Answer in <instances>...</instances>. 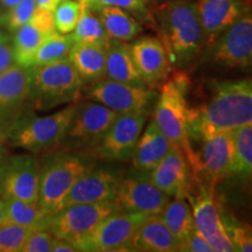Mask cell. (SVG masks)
I'll return each mask as SVG.
<instances>
[{
	"instance_id": "obj_33",
	"label": "cell",
	"mask_w": 252,
	"mask_h": 252,
	"mask_svg": "<svg viewBox=\"0 0 252 252\" xmlns=\"http://www.w3.org/2000/svg\"><path fill=\"white\" fill-rule=\"evenodd\" d=\"M220 215L224 225L228 237L234 244L236 251L251 252L252 251V235L250 225L242 223L235 216L220 207Z\"/></svg>"
},
{
	"instance_id": "obj_40",
	"label": "cell",
	"mask_w": 252,
	"mask_h": 252,
	"mask_svg": "<svg viewBox=\"0 0 252 252\" xmlns=\"http://www.w3.org/2000/svg\"><path fill=\"white\" fill-rule=\"evenodd\" d=\"M13 48L8 42L0 43V74L14 64Z\"/></svg>"
},
{
	"instance_id": "obj_16",
	"label": "cell",
	"mask_w": 252,
	"mask_h": 252,
	"mask_svg": "<svg viewBox=\"0 0 252 252\" xmlns=\"http://www.w3.org/2000/svg\"><path fill=\"white\" fill-rule=\"evenodd\" d=\"M39 159L34 154L8 157L2 198L14 197L31 204L39 198Z\"/></svg>"
},
{
	"instance_id": "obj_31",
	"label": "cell",
	"mask_w": 252,
	"mask_h": 252,
	"mask_svg": "<svg viewBox=\"0 0 252 252\" xmlns=\"http://www.w3.org/2000/svg\"><path fill=\"white\" fill-rule=\"evenodd\" d=\"M6 202L5 222L27 226L30 229L41 228L46 215L40 209L39 204H31L14 197L4 198Z\"/></svg>"
},
{
	"instance_id": "obj_36",
	"label": "cell",
	"mask_w": 252,
	"mask_h": 252,
	"mask_svg": "<svg viewBox=\"0 0 252 252\" xmlns=\"http://www.w3.org/2000/svg\"><path fill=\"white\" fill-rule=\"evenodd\" d=\"M35 9L36 4L34 0H21L8 9L7 13L1 18V23L8 31L15 32L31 20Z\"/></svg>"
},
{
	"instance_id": "obj_12",
	"label": "cell",
	"mask_w": 252,
	"mask_h": 252,
	"mask_svg": "<svg viewBox=\"0 0 252 252\" xmlns=\"http://www.w3.org/2000/svg\"><path fill=\"white\" fill-rule=\"evenodd\" d=\"M171 198L151 182L149 174L138 172L119 180L113 203L118 212L152 215L161 213Z\"/></svg>"
},
{
	"instance_id": "obj_14",
	"label": "cell",
	"mask_w": 252,
	"mask_h": 252,
	"mask_svg": "<svg viewBox=\"0 0 252 252\" xmlns=\"http://www.w3.org/2000/svg\"><path fill=\"white\" fill-rule=\"evenodd\" d=\"M213 61L226 68H248L252 63V17L244 14L220 34L212 47Z\"/></svg>"
},
{
	"instance_id": "obj_23",
	"label": "cell",
	"mask_w": 252,
	"mask_h": 252,
	"mask_svg": "<svg viewBox=\"0 0 252 252\" xmlns=\"http://www.w3.org/2000/svg\"><path fill=\"white\" fill-rule=\"evenodd\" d=\"M172 147L173 145L162 134L154 119H152L145 131L141 132L132 153L131 159L134 169L144 174H150Z\"/></svg>"
},
{
	"instance_id": "obj_8",
	"label": "cell",
	"mask_w": 252,
	"mask_h": 252,
	"mask_svg": "<svg viewBox=\"0 0 252 252\" xmlns=\"http://www.w3.org/2000/svg\"><path fill=\"white\" fill-rule=\"evenodd\" d=\"M116 212L118 210L113 201L70 204L46 216L41 228L46 229L56 238L74 244Z\"/></svg>"
},
{
	"instance_id": "obj_27",
	"label": "cell",
	"mask_w": 252,
	"mask_h": 252,
	"mask_svg": "<svg viewBox=\"0 0 252 252\" xmlns=\"http://www.w3.org/2000/svg\"><path fill=\"white\" fill-rule=\"evenodd\" d=\"M94 12L98 15L109 39L128 42L139 35L143 30L141 25L123 8L103 6Z\"/></svg>"
},
{
	"instance_id": "obj_18",
	"label": "cell",
	"mask_w": 252,
	"mask_h": 252,
	"mask_svg": "<svg viewBox=\"0 0 252 252\" xmlns=\"http://www.w3.org/2000/svg\"><path fill=\"white\" fill-rule=\"evenodd\" d=\"M149 179L158 189L171 197L189 200L194 193L195 182L187 160L174 146L150 173Z\"/></svg>"
},
{
	"instance_id": "obj_43",
	"label": "cell",
	"mask_w": 252,
	"mask_h": 252,
	"mask_svg": "<svg viewBox=\"0 0 252 252\" xmlns=\"http://www.w3.org/2000/svg\"><path fill=\"white\" fill-rule=\"evenodd\" d=\"M34 1H35L36 7L54 12V9L58 7V5L63 0H34Z\"/></svg>"
},
{
	"instance_id": "obj_15",
	"label": "cell",
	"mask_w": 252,
	"mask_h": 252,
	"mask_svg": "<svg viewBox=\"0 0 252 252\" xmlns=\"http://www.w3.org/2000/svg\"><path fill=\"white\" fill-rule=\"evenodd\" d=\"M204 35V45L212 48L220 34L235 21L251 12V0H195Z\"/></svg>"
},
{
	"instance_id": "obj_41",
	"label": "cell",
	"mask_w": 252,
	"mask_h": 252,
	"mask_svg": "<svg viewBox=\"0 0 252 252\" xmlns=\"http://www.w3.org/2000/svg\"><path fill=\"white\" fill-rule=\"evenodd\" d=\"M8 157L4 153V151H0V197H2V190H4V180L7 168Z\"/></svg>"
},
{
	"instance_id": "obj_25",
	"label": "cell",
	"mask_w": 252,
	"mask_h": 252,
	"mask_svg": "<svg viewBox=\"0 0 252 252\" xmlns=\"http://www.w3.org/2000/svg\"><path fill=\"white\" fill-rule=\"evenodd\" d=\"M68 59L77 71L84 86L100 81L105 75L106 45L75 42Z\"/></svg>"
},
{
	"instance_id": "obj_13",
	"label": "cell",
	"mask_w": 252,
	"mask_h": 252,
	"mask_svg": "<svg viewBox=\"0 0 252 252\" xmlns=\"http://www.w3.org/2000/svg\"><path fill=\"white\" fill-rule=\"evenodd\" d=\"M147 116L149 113L144 112L118 113L102 143L93 154L105 161L130 160L144 130Z\"/></svg>"
},
{
	"instance_id": "obj_1",
	"label": "cell",
	"mask_w": 252,
	"mask_h": 252,
	"mask_svg": "<svg viewBox=\"0 0 252 252\" xmlns=\"http://www.w3.org/2000/svg\"><path fill=\"white\" fill-rule=\"evenodd\" d=\"M152 25L173 68H184L201 54L204 35L194 0H166L149 6Z\"/></svg>"
},
{
	"instance_id": "obj_5",
	"label": "cell",
	"mask_w": 252,
	"mask_h": 252,
	"mask_svg": "<svg viewBox=\"0 0 252 252\" xmlns=\"http://www.w3.org/2000/svg\"><path fill=\"white\" fill-rule=\"evenodd\" d=\"M39 166L37 204L46 216L58 212L72 185L94 167L78 153L64 149L46 151Z\"/></svg>"
},
{
	"instance_id": "obj_22",
	"label": "cell",
	"mask_w": 252,
	"mask_h": 252,
	"mask_svg": "<svg viewBox=\"0 0 252 252\" xmlns=\"http://www.w3.org/2000/svg\"><path fill=\"white\" fill-rule=\"evenodd\" d=\"M119 179L108 169L91 168L72 185L63 198L61 208L76 203H96L113 201ZM59 209V210H60Z\"/></svg>"
},
{
	"instance_id": "obj_6",
	"label": "cell",
	"mask_w": 252,
	"mask_h": 252,
	"mask_svg": "<svg viewBox=\"0 0 252 252\" xmlns=\"http://www.w3.org/2000/svg\"><path fill=\"white\" fill-rule=\"evenodd\" d=\"M118 113L102 104L86 100L77 103L58 149L76 153H94Z\"/></svg>"
},
{
	"instance_id": "obj_35",
	"label": "cell",
	"mask_w": 252,
	"mask_h": 252,
	"mask_svg": "<svg viewBox=\"0 0 252 252\" xmlns=\"http://www.w3.org/2000/svg\"><path fill=\"white\" fill-rule=\"evenodd\" d=\"M33 229L5 222L0 226V252H21Z\"/></svg>"
},
{
	"instance_id": "obj_20",
	"label": "cell",
	"mask_w": 252,
	"mask_h": 252,
	"mask_svg": "<svg viewBox=\"0 0 252 252\" xmlns=\"http://www.w3.org/2000/svg\"><path fill=\"white\" fill-rule=\"evenodd\" d=\"M55 31L53 12L36 7L31 20L14 32L12 43L14 62L25 68L33 65L34 55L39 46Z\"/></svg>"
},
{
	"instance_id": "obj_2",
	"label": "cell",
	"mask_w": 252,
	"mask_h": 252,
	"mask_svg": "<svg viewBox=\"0 0 252 252\" xmlns=\"http://www.w3.org/2000/svg\"><path fill=\"white\" fill-rule=\"evenodd\" d=\"M252 124V82L250 78L216 82L212 98L188 109L189 138L202 140L217 133L232 132Z\"/></svg>"
},
{
	"instance_id": "obj_30",
	"label": "cell",
	"mask_w": 252,
	"mask_h": 252,
	"mask_svg": "<svg viewBox=\"0 0 252 252\" xmlns=\"http://www.w3.org/2000/svg\"><path fill=\"white\" fill-rule=\"evenodd\" d=\"M74 43L70 33L61 34L56 31L53 32L37 48L34 55L33 65L48 64V63L58 62L60 60L68 59Z\"/></svg>"
},
{
	"instance_id": "obj_32",
	"label": "cell",
	"mask_w": 252,
	"mask_h": 252,
	"mask_svg": "<svg viewBox=\"0 0 252 252\" xmlns=\"http://www.w3.org/2000/svg\"><path fill=\"white\" fill-rule=\"evenodd\" d=\"M83 5V4H82ZM70 35L74 42H93L106 45L109 36L100 23L98 15L94 11L83 5L80 20L76 27L71 32Z\"/></svg>"
},
{
	"instance_id": "obj_46",
	"label": "cell",
	"mask_w": 252,
	"mask_h": 252,
	"mask_svg": "<svg viewBox=\"0 0 252 252\" xmlns=\"http://www.w3.org/2000/svg\"><path fill=\"white\" fill-rule=\"evenodd\" d=\"M8 41H9V36L7 35V34H5L1 30H0V43L8 42Z\"/></svg>"
},
{
	"instance_id": "obj_45",
	"label": "cell",
	"mask_w": 252,
	"mask_h": 252,
	"mask_svg": "<svg viewBox=\"0 0 252 252\" xmlns=\"http://www.w3.org/2000/svg\"><path fill=\"white\" fill-rule=\"evenodd\" d=\"M21 0H0V4H1L4 7L6 8H12L13 6H15L18 2H20Z\"/></svg>"
},
{
	"instance_id": "obj_3",
	"label": "cell",
	"mask_w": 252,
	"mask_h": 252,
	"mask_svg": "<svg viewBox=\"0 0 252 252\" xmlns=\"http://www.w3.org/2000/svg\"><path fill=\"white\" fill-rule=\"evenodd\" d=\"M188 77L182 71L175 74L171 80H167L158 94L153 119L169 143L184 154L195 185H197L200 161L197 153L191 147V140L188 133L189 106L186 99Z\"/></svg>"
},
{
	"instance_id": "obj_9",
	"label": "cell",
	"mask_w": 252,
	"mask_h": 252,
	"mask_svg": "<svg viewBox=\"0 0 252 252\" xmlns=\"http://www.w3.org/2000/svg\"><path fill=\"white\" fill-rule=\"evenodd\" d=\"M146 216L144 214L116 212L72 245L77 251H133L134 236Z\"/></svg>"
},
{
	"instance_id": "obj_34",
	"label": "cell",
	"mask_w": 252,
	"mask_h": 252,
	"mask_svg": "<svg viewBox=\"0 0 252 252\" xmlns=\"http://www.w3.org/2000/svg\"><path fill=\"white\" fill-rule=\"evenodd\" d=\"M83 5L80 0H63L54 9V25L56 32L69 34L76 27L80 20Z\"/></svg>"
},
{
	"instance_id": "obj_4",
	"label": "cell",
	"mask_w": 252,
	"mask_h": 252,
	"mask_svg": "<svg viewBox=\"0 0 252 252\" xmlns=\"http://www.w3.org/2000/svg\"><path fill=\"white\" fill-rule=\"evenodd\" d=\"M28 100L37 110L76 103L84 88L69 59L48 64L31 65L28 68Z\"/></svg>"
},
{
	"instance_id": "obj_37",
	"label": "cell",
	"mask_w": 252,
	"mask_h": 252,
	"mask_svg": "<svg viewBox=\"0 0 252 252\" xmlns=\"http://www.w3.org/2000/svg\"><path fill=\"white\" fill-rule=\"evenodd\" d=\"M86 7L91 11H96L103 6H116V7L125 9L126 12L137 14L138 17L147 20L149 15V6L146 0H80Z\"/></svg>"
},
{
	"instance_id": "obj_24",
	"label": "cell",
	"mask_w": 252,
	"mask_h": 252,
	"mask_svg": "<svg viewBox=\"0 0 252 252\" xmlns=\"http://www.w3.org/2000/svg\"><path fill=\"white\" fill-rule=\"evenodd\" d=\"M104 78L122 83L146 86L138 71L130 45L124 41L109 39L106 43L105 75ZM149 87V86H147Z\"/></svg>"
},
{
	"instance_id": "obj_39",
	"label": "cell",
	"mask_w": 252,
	"mask_h": 252,
	"mask_svg": "<svg viewBox=\"0 0 252 252\" xmlns=\"http://www.w3.org/2000/svg\"><path fill=\"white\" fill-rule=\"evenodd\" d=\"M181 251L184 252H213L210 249L209 244L207 243L206 239L203 238V236L197 231L196 229H194L190 234L188 235V237L186 238L184 245H182Z\"/></svg>"
},
{
	"instance_id": "obj_47",
	"label": "cell",
	"mask_w": 252,
	"mask_h": 252,
	"mask_svg": "<svg viewBox=\"0 0 252 252\" xmlns=\"http://www.w3.org/2000/svg\"><path fill=\"white\" fill-rule=\"evenodd\" d=\"M154 1H166V0H154Z\"/></svg>"
},
{
	"instance_id": "obj_19",
	"label": "cell",
	"mask_w": 252,
	"mask_h": 252,
	"mask_svg": "<svg viewBox=\"0 0 252 252\" xmlns=\"http://www.w3.org/2000/svg\"><path fill=\"white\" fill-rule=\"evenodd\" d=\"M28 68L14 63L0 74V132L7 134L28 100Z\"/></svg>"
},
{
	"instance_id": "obj_44",
	"label": "cell",
	"mask_w": 252,
	"mask_h": 252,
	"mask_svg": "<svg viewBox=\"0 0 252 252\" xmlns=\"http://www.w3.org/2000/svg\"><path fill=\"white\" fill-rule=\"evenodd\" d=\"M6 220V202L2 197H0V226L5 223Z\"/></svg>"
},
{
	"instance_id": "obj_7",
	"label": "cell",
	"mask_w": 252,
	"mask_h": 252,
	"mask_svg": "<svg viewBox=\"0 0 252 252\" xmlns=\"http://www.w3.org/2000/svg\"><path fill=\"white\" fill-rule=\"evenodd\" d=\"M76 103L45 117L20 116L6 134L11 144L32 154L43 153L59 146L67 130Z\"/></svg>"
},
{
	"instance_id": "obj_29",
	"label": "cell",
	"mask_w": 252,
	"mask_h": 252,
	"mask_svg": "<svg viewBox=\"0 0 252 252\" xmlns=\"http://www.w3.org/2000/svg\"><path fill=\"white\" fill-rule=\"evenodd\" d=\"M232 160L230 175L250 180L252 174V124L232 131Z\"/></svg>"
},
{
	"instance_id": "obj_42",
	"label": "cell",
	"mask_w": 252,
	"mask_h": 252,
	"mask_svg": "<svg viewBox=\"0 0 252 252\" xmlns=\"http://www.w3.org/2000/svg\"><path fill=\"white\" fill-rule=\"evenodd\" d=\"M76 252L77 249L72 245L70 242L68 241H64V239H60L58 238L56 239L55 244H54V248H53V251L52 252Z\"/></svg>"
},
{
	"instance_id": "obj_26",
	"label": "cell",
	"mask_w": 252,
	"mask_h": 252,
	"mask_svg": "<svg viewBox=\"0 0 252 252\" xmlns=\"http://www.w3.org/2000/svg\"><path fill=\"white\" fill-rule=\"evenodd\" d=\"M133 251L176 252L179 243L171 234L160 214L147 215L133 239Z\"/></svg>"
},
{
	"instance_id": "obj_21",
	"label": "cell",
	"mask_w": 252,
	"mask_h": 252,
	"mask_svg": "<svg viewBox=\"0 0 252 252\" xmlns=\"http://www.w3.org/2000/svg\"><path fill=\"white\" fill-rule=\"evenodd\" d=\"M130 48L135 67L146 86L153 88L171 75L173 67L158 37L141 36L130 45Z\"/></svg>"
},
{
	"instance_id": "obj_11",
	"label": "cell",
	"mask_w": 252,
	"mask_h": 252,
	"mask_svg": "<svg viewBox=\"0 0 252 252\" xmlns=\"http://www.w3.org/2000/svg\"><path fill=\"white\" fill-rule=\"evenodd\" d=\"M198 191L189 198L195 229L203 236L213 252H235L220 215V202L215 190L206 185H197Z\"/></svg>"
},
{
	"instance_id": "obj_28",
	"label": "cell",
	"mask_w": 252,
	"mask_h": 252,
	"mask_svg": "<svg viewBox=\"0 0 252 252\" xmlns=\"http://www.w3.org/2000/svg\"><path fill=\"white\" fill-rule=\"evenodd\" d=\"M160 215L171 234L178 241L179 251H181L186 238L195 229L190 204L186 198L173 197V200L171 198L166 203Z\"/></svg>"
},
{
	"instance_id": "obj_17",
	"label": "cell",
	"mask_w": 252,
	"mask_h": 252,
	"mask_svg": "<svg viewBox=\"0 0 252 252\" xmlns=\"http://www.w3.org/2000/svg\"><path fill=\"white\" fill-rule=\"evenodd\" d=\"M200 153L198 185H206L215 190L217 184L230 175L232 160L231 132L217 133L204 138Z\"/></svg>"
},
{
	"instance_id": "obj_10",
	"label": "cell",
	"mask_w": 252,
	"mask_h": 252,
	"mask_svg": "<svg viewBox=\"0 0 252 252\" xmlns=\"http://www.w3.org/2000/svg\"><path fill=\"white\" fill-rule=\"evenodd\" d=\"M82 93L86 98L117 113H149L158 98V93L151 87L134 86L106 78L84 86Z\"/></svg>"
},
{
	"instance_id": "obj_38",
	"label": "cell",
	"mask_w": 252,
	"mask_h": 252,
	"mask_svg": "<svg viewBox=\"0 0 252 252\" xmlns=\"http://www.w3.org/2000/svg\"><path fill=\"white\" fill-rule=\"evenodd\" d=\"M56 239L58 238L46 229H33L21 249V252H52Z\"/></svg>"
}]
</instances>
